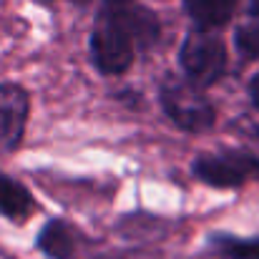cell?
Masks as SVG:
<instances>
[{"label":"cell","instance_id":"1","mask_svg":"<svg viewBox=\"0 0 259 259\" xmlns=\"http://www.w3.org/2000/svg\"><path fill=\"white\" fill-rule=\"evenodd\" d=\"M159 38V20L136 0H103L96 15L91 53L101 73L116 76L134 63V48H149Z\"/></svg>","mask_w":259,"mask_h":259},{"label":"cell","instance_id":"2","mask_svg":"<svg viewBox=\"0 0 259 259\" xmlns=\"http://www.w3.org/2000/svg\"><path fill=\"white\" fill-rule=\"evenodd\" d=\"M161 106L179 128L191 131V134L209 131L217 121V111H214L211 101L206 98L204 88H199L191 81H181V78L164 81Z\"/></svg>","mask_w":259,"mask_h":259},{"label":"cell","instance_id":"3","mask_svg":"<svg viewBox=\"0 0 259 259\" xmlns=\"http://www.w3.org/2000/svg\"><path fill=\"white\" fill-rule=\"evenodd\" d=\"M179 61L191 83H196L199 88H209L224 76L227 51L219 35L209 33L206 28H196L184 38Z\"/></svg>","mask_w":259,"mask_h":259},{"label":"cell","instance_id":"4","mask_svg":"<svg viewBox=\"0 0 259 259\" xmlns=\"http://www.w3.org/2000/svg\"><path fill=\"white\" fill-rule=\"evenodd\" d=\"M191 171L199 181L219 189L242 186L252 179H259V159L249 151H219V154H204L191 164Z\"/></svg>","mask_w":259,"mask_h":259},{"label":"cell","instance_id":"5","mask_svg":"<svg viewBox=\"0 0 259 259\" xmlns=\"http://www.w3.org/2000/svg\"><path fill=\"white\" fill-rule=\"evenodd\" d=\"M28 121V93L20 86L0 83V159L18 149Z\"/></svg>","mask_w":259,"mask_h":259},{"label":"cell","instance_id":"6","mask_svg":"<svg viewBox=\"0 0 259 259\" xmlns=\"http://www.w3.org/2000/svg\"><path fill=\"white\" fill-rule=\"evenodd\" d=\"M33 211H35V199L30 196V191L8 174H0V214L13 222H23Z\"/></svg>","mask_w":259,"mask_h":259},{"label":"cell","instance_id":"7","mask_svg":"<svg viewBox=\"0 0 259 259\" xmlns=\"http://www.w3.org/2000/svg\"><path fill=\"white\" fill-rule=\"evenodd\" d=\"M38 249L51 259H71L76 252V232L71 224L53 219L38 234Z\"/></svg>","mask_w":259,"mask_h":259},{"label":"cell","instance_id":"8","mask_svg":"<svg viewBox=\"0 0 259 259\" xmlns=\"http://www.w3.org/2000/svg\"><path fill=\"white\" fill-rule=\"evenodd\" d=\"M184 5L199 28L211 30V28L224 25L232 18L237 0H184Z\"/></svg>","mask_w":259,"mask_h":259},{"label":"cell","instance_id":"9","mask_svg":"<svg viewBox=\"0 0 259 259\" xmlns=\"http://www.w3.org/2000/svg\"><path fill=\"white\" fill-rule=\"evenodd\" d=\"M234 43L244 58H259V0H249L244 20L234 30Z\"/></svg>","mask_w":259,"mask_h":259},{"label":"cell","instance_id":"10","mask_svg":"<svg viewBox=\"0 0 259 259\" xmlns=\"http://www.w3.org/2000/svg\"><path fill=\"white\" fill-rule=\"evenodd\" d=\"M217 252L227 259H259V239H237V237H214Z\"/></svg>","mask_w":259,"mask_h":259},{"label":"cell","instance_id":"11","mask_svg":"<svg viewBox=\"0 0 259 259\" xmlns=\"http://www.w3.org/2000/svg\"><path fill=\"white\" fill-rule=\"evenodd\" d=\"M249 96H252V103L259 108V73L252 78V83H249Z\"/></svg>","mask_w":259,"mask_h":259},{"label":"cell","instance_id":"12","mask_svg":"<svg viewBox=\"0 0 259 259\" xmlns=\"http://www.w3.org/2000/svg\"><path fill=\"white\" fill-rule=\"evenodd\" d=\"M73 3H78V5H88L91 0H73Z\"/></svg>","mask_w":259,"mask_h":259}]
</instances>
